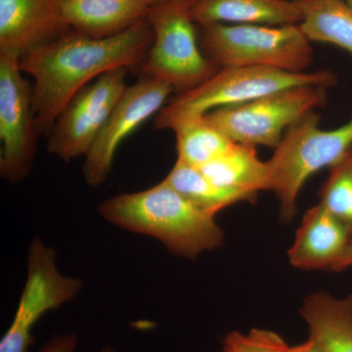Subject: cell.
<instances>
[{
    "label": "cell",
    "instance_id": "cell-1",
    "mask_svg": "<svg viewBox=\"0 0 352 352\" xmlns=\"http://www.w3.org/2000/svg\"><path fill=\"white\" fill-rule=\"evenodd\" d=\"M153 39L147 19L105 38L65 32L22 55L21 71L34 80L32 105L38 138L50 135L65 108L90 82L113 69L143 64Z\"/></svg>",
    "mask_w": 352,
    "mask_h": 352
},
{
    "label": "cell",
    "instance_id": "cell-2",
    "mask_svg": "<svg viewBox=\"0 0 352 352\" xmlns=\"http://www.w3.org/2000/svg\"><path fill=\"white\" fill-rule=\"evenodd\" d=\"M98 212L113 226L156 238L168 251L187 258L224 243L215 215L197 207L164 180L144 191L113 196L99 205Z\"/></svg>",
    "mask_w": 352,
    "mask_h": 352
},
{
    "label": "cell",
    "instance_id": "cell-3",
    "mask_svg": "<svg viewBox=\"0 0 352 352\" xmlns=\"http://www.w3.org/2000/svg\"><path fill=\"white\" fill-rule=\"evenodd\" d=\"M337 76L328 69L289 73L264 67H222L201 85L179 94L157 113L155 127L171 129L219 108L240 105L259 97L302 85L332 87Z\"/></svg>",
    "mask_w": 352,
    "mask_h": 352
},
{
    "label": "cell",
    "instance_id": "cell-4",
    "mask_svg": "<svg viewBox=\"0 0 352 352\" xmlns=\"http://www.w3.org/2000/svg\"><path fill=\"white\" fill-rule=\"evenodd\" d=\"M316 113H307L285 132L267 161L270 190L280 203V217L289 222L298 212L296 201L310 176L333 166L352 149V118L337 129L324 131Z\"/></svg>",
    "mask_w": 352,
    "mask_h": 352
},
{
    "label": "cell",
    "instance_id": "cell-5",
    "mask_svg": "<svg viewBox=\"0 0 352 352\" xmlns=\"http://www.w3.org/2000/svg\"><path fill=\"white\" fill-rule=\"evenodd\" d=\"M206 56L217 66L264 67L303 73L314 60L310 41L300 24L199 25Z\"/></svg>",
    "mask_w": 352,
    "mask_h": 352
},
{
    "label": "cell",
    "instance_id": "cell-6",
    "mask_svg": "<svg viewBox=\"0 0 352 352\" xmlns=\"http://www.w3.org/2000/svg\"><path fill=\"white\" fill-rule=\"evenodd\" d=\"M195 0H168L152 7L153 43L141 71L179 94L208 80L220 69L201 52L191 9Z\"/></svg>",
    "mask_w": 352,
    "mask_h": 352
},
{
    "label": "cell",
    "instance_id": "cell-7",
    "mask_svg": "<svg viewBox=\"0 0 352 352\" xmlns=\"http://www.w3.org/2000/svg\"><path fill=\"white\" fill-rule=\"evenodd\" d=\"M327 89L319 85L287 88L240 105L217 109L205 117L233 142L275 149L289 126L326 103Z\"/></svg>",
    "mask_w": 352,
    "mask_h": 352
},
{
    "label": "cell",
    "instance_id": "cell-8",
    "mask_svg": "<svg viewBox=\"0 0 352 352\" xmlns=\"http://www.w3.org/2000/svg\"><path fill=\"white\" fill-rule=\"evenodd\" d=\"M82 288L78 278L65 276L56 252L36 238L28 252V275L12 323L0 342V352H29L32 329L46 312L74 300Z\"/></svg>",
    "mask_w": 352,
    "mask_h": 352
},
{
    "label": "cell",
    "instance_id": "cell-9",
    "mask_svg": "<svg viewBox=\"0 0 352 352\" xmlns=\"http://www.w3.org/2000/svg\"><path fill=\"white\" fill-rule=\"evenodd\" d=\"M129 69L97 78L72 99L50 134L48 152L65 162L85 156L127 88Z\"/></svg>",
    "mask_w": 352,
    "mask_h": 352
},
{
    "label": "cell",
    "instance_id": "cell-10",
    "mask_svg": "<svg viewBox=\"0 0 352 352\" xmlns=\"http://www.w3.org/2000/svg\"><path fill=\"white\" fill-rule=\"evenodd\" d=\"M20 56L0 52V173L17 182L29 175L34 164L36 135L32 91L23 78Z\"/></svg>",
    "mask_w": 352,
    "mask_h": 352
},
{
    "label": "cell",
    "instance_id": "cell-11",
    "mask_svg": "<svg viewBox=\"0 0 352 352\" xmlns=\"http://www.w3.org/2000/svg\"><path fill=\"white\" fill-rule=\"evenodd\" d=\"M173 91L170 85L148 76L127 87L85 156L82 173L90 186H100L107 180L113 157L122 141L159 113Z\"/></svg>",
    "mask_w": 352,
    "mask_h": 352
},
{
    "label": "cell",
    "instance_id": "cell-12",
    "mask_svg": "<svg viewBox=\"0 0 352 352\" xmlns=\"http://www.w3.org/2000/svg\"><path fill=\"white\" fill-rule=\"evenodd\" d=\"M67 29L60 0H0V52L22 57Z\"/></svg>",
    "mask_w": 352,
    "mask_h": 352
},
{
    "label": "cell",
    "instance_id": "cell-13",
    "mask_svg": "<svg viewBox=\"0 0 352 352\" xmlns=\"http://www.w3.org/2000/svg\"><path fill=\"white\" fill-rule=\"evenodd\" d=\"M351 231L319 203L305 212L288 251L289 263L303 270H330L339 261Z\"/></svg>",
    "mask_w": 352,
    "mask_h": 352
},
{
    "label": "cell",
    "instance_id": "cell-14",
    "mask_svg": "<svg viewBox=\"0 0 352 352\" xmlns=\"http://www.w3.org/2000/svg\"><path fill=\"white\" fill-rule=\"evenodd\" d=\"M152 7L144 0H60L62 20L74 32L105 38L147 20Z\"/></svg>",
    "mask_w": 352,
    "mask_h": 352
},
{
    "label": "cell",
    "instance_id": "cell-15",
    "mask_svg": "<svg viewBox=\"0 0 352 352\" xmlns=\"http://www.w3.org/2000/svg\"><path fill=\"white\" fill-rule=\"evenodd\" d=\"M191 16L198 25L281 27L302 22V12L295 0H195Z\"/></svg>",
    "mask_w": 352,
    "mask_h": 352
},
{
    "label": "cell",
    "instance_id": "cell-16",
    "mask_svg": "<svg viewBox=\"0 0 352 352\" xmlns=\"http://www.w3.org/2000/svg\"><path fill=\"white\" fill-rule=\"evenodd\" d=\"M300 314L309 338L325 352H352V291L344 298L311 294L303 300Z\"/></svg>",
    "mask_w": 352,
    "mask_h": 352
},
{
    "label": "cell",
    "instance_id": "cell-17",
    "mask_svg": "<svg viewBox=\"0 0 352 352\" xmlns=\"http://www.w3.org/2000/svg\"><path fill=\"white\" fill-rule=\"evenodd\" d=\"M200 170L208 179L223 188L258 195L270 190V168L259 159L256 147L235 143L228 152Z\"/></svg>",
    "mask_w": 352,
    "mask_h": 352
},
{
    "label": "cell",
    "instance_id": "cell-18",
    "mask_svg": "<svg viewBox=\"0 0 352 352\" xmlns=\"http://www.w3.org/2000/svg\"><path fill=\"white\" fill-rule=\"evenodd\" d=\"M310 43L333 44L352 54V8L344 0H295Z\"/></svg>",
    "mask_w": 352,
    "mask_h": 352
},
{
    "label": "cell",
    "instance_id": "cell-19",
    "mask_svg": "<svg viewBox=\"0 0 352 352\" xmlns=\"http://www.w3.org/2000/svg\"><path fill=\"white\" fill-rule=\"evenodd\" d=\"M164 180L197 207L214 215L223 208L241 201L254 203L258 197L220 187L208 179L200 168L178 160Z\"/></svg>",
    "mask_w": 352,
    "mask_h": 352
},
{
    "label": "cell",
    "instance_id": "cell-20",
    "mask_svg": "<svg viewBox=\"0 0 352 352\" xmlns=\"http://www.w3.org/2000/svg\"><path fill=\"white\" fill-rule=\"evenodd\" d=\"M173 131L175 133L178 161L195 168L214 161L235 144L205 116L183 122Z\"/></svg>",
    "mask_w": 352,
    "mask_h": 352
},
{
    "label": "cell",
    "instance_id": "cell-21",
    "mask_svg": "<svg viewBox=\"0 0 352 352\" xmlns=\"http://www.w3.org/2000/svg\"><path fill=\"white\" fill-rule=\"evenodd\" d=\"M322 205L352 234V154L349 151L330 168L320 191Z\"/></svg>",
    "mask_w": 352,
    "mask_h": 352
},
{
    "label": "cell",
    "instance_id": "cell-22",
    "mask_svg": "<svg viewBox=\"0 0 352 352\" xmlns=\"http://www.w3.org/2000/svg\"><path fill=\"white\" fill-rule=\"evenodd\" d=\"M289 346L272 331L252 329L245 335L231 332L224 338L222 352H288Z\"/></svg>",
    "mask_w": 352,
    "mask_h": 352
},
{
    "label": "cell",
    "instance_id": "cell-23",
    "mask_svg": "<svg viewBox=\"0 0 352 352\" xmlns=\"http://www.w3.org/2000/svg\"><path fill=\"white\" fill-rule=\"evenodd\" d=\"M78 338L74 333H61L48 340L38 352H76Z\"/></svg>",
    "mask_w": 352,
    "mask_h": 352
},
{
    "label": "cell",
    "instance_id": "cell-24",
    "mask_svg": "<svg viewBox=\"0 0 352 352\" xmlns=\"http://www.w3.org/2000/svg\"><path fill=\"white\" fill-rule=\"evenodd\" d=\"M349 267H352V234L351 238H349V243H347L344 254H342L339 261L333 266L332 270L331 271L340 272V271L346 270Z\"/></svg>",
    "mask_w": 352,
    "mask_h": 352
},
{
    "label": "cell",
    "instance_id": "cell-25",
    "mask_svg": "<svg viewBox=\"0 0 352 352\" xmlns=\"http://www.w3.org/2000/svg\"><path fill=\"white\" fill-rule=\"evenodd\" d=\"M288 352H325L314 340L308 339L307 342L296 346H289Z\"/></svg>",
    "mask_w": 352,
    "mask_h": 352
},
{
    "label": "cell",
    "instance_id": "cell-26",
    "mask_svg": "<svg viewBox=\"0 0 352 352\" xmlns=\"http://www.w3.org/2000/svg\"><path fill=\"white\" fill-rule=\"evenodd\" d=\"M144 1L147 2L150 6L154 7L159 6V4L164 3V2L168 1V0H144Z\"/></svg>",
    "mask_w": 352,
    "mask_h": 352
},
{
    "label": "cell",
    "instance_id": "cell-27",
    "mask_svg": "<svg viewBox=\"0 0 352 352\" xmlns=\"http://www.w3.org/2000/svg\"><path fill=\"white\" fill-rule=\"evenodd\" d=\"M97 352H116V351H115V349H113L112 346H108V344H107V346H104L103 347H102L100 351H97Z\"/></svg>",
    "mask_w": 352,
    "mask_h": 352
},
{
    "label": "cell",
    "instance_id": "cell-28",
    "mask_svg": "<svg viewBox=\"0 0 352 352\" xmlns=\"http://www.w3.org/2000/svg\"><path fill=\"white\" fill-rule=\"evenodd\" d=\"M344 1H346V3L349 4V6L352 8V0H344Z\"/></svg>",
    "mask_w": 352,
    "mask_h": 352
},
{
    "label": "cell",
    "instance_id": "cell-29",
    "mask_svg": "<svg viewBox=\"0 0 352 352\" xmlns=\"http://www.w3.org/2000/svg\"><path fill=\"white\" fill-rule=\"evenodd\" d=\"M351 154H352V149L351 150Z\"/></svg>",
    "mask_w": 352,
    "mask_h": 352
}]
</instances>
